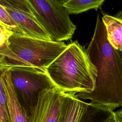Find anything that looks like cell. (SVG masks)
Instances as JSON below:
<instances>
[{
  "label": "cell",
  "mask_w": 122,
  "mask_h": 122,
  "mask_svg": "<svg viewBox=\"0 0 122 122\" xmlns=\"http://www.w3.org/2000/svg\"><path fill=\"white\" fill-rule=\"evenodd\" d=\"M86 50L97 70L95 88L91 93H79L76 96L80 99L90 100L91 102L112 111L122 107V57L108 41L105 27L99 14Z\"/></svg>",
  "instance_id": "obj_1"
},
{
  "label": "cell",
  "mask_w": 122,
  "mask_h": 122,
  "mask_svg": "<svg viewBox=\"0 0 122 122\" xmlns=\"http://www.w3.org/2000/svg\"><path fill=\"white\" fill-rule=\"evenodd\" d=\"M56 88L65 93H90L96 85L97 70L87 50L77 41L69 45L45 71Z\"/></svg>",
  "instance_id": "obj_2"
},
{
  "label": "cell",
  "mask_w": 122,
  "mask_h": 122,
  "mask_svg": "<svg viewBox=\"0 0 122 122\" xmlns=\"http://www.w3.org/2000/svg\"><path fill=\"white\" fill-rule=\"evenodd\" d=\"M64 42L13 34L0 46V70L32 67L45 72L49 66L67 48Z\"/></svg>",
  "instance_id": "obj_3"
},
{
  "label": "cell",
  "mask_w": 122,
  "mask_h": 122,
  "mask_svg": "<svg viewBox=\"0 0 122 122\" xmlns=\"http://www.w3.org/2000/svg\"><path fill=\"white\" fill-rule=\"evenodd\" d=\"M8 71L17 99L30 122L41 93L56 88L46 72L32 67H13Z\"/></svg>",
  "instance_id": "obj_4"
},
{
  "label": "cell",
  "mask_w": 122,
  "mask_h": 122,
  "mask_svg": "<svg viewBox=\"0 0 122 122\" xmlns=\"http://www.w3.org/2000/svg\"><path fill=\"white\" fill-rule=\"evenodd\" d=\"M38 23L51 41L61 42L72 38L76 26L63 5V0H28Z\"/></svg>",
  "instance_id": "obj_5"
},
{
  "label": "cell",
  "mask_w": 122,
  "mask_h": 122,
  "mask_svg": "<svg viewBox=\"0 0 122 122\" xmlns=\"http://www.w3.org/2000/svg\"><path fill=\"white\" fill-rule=\"evenodd\" d=\"M2 5L25 36L51 41L38 23L28 0H0Z\"/></svg>",
  "instance_id": "obj_6"
},
{
  "label": "cell",
  "mask_w": 122,
  "mask_h": 122,
  "mask_svg": "<svg viewBox=\"0 0 122 122\" xmlns=\"http://www.w3.org/2000/svg\"><path fill=\"white\" fill-rule=\"evenodd\" d=\"M61 93L57 88L42 91L32 122H59L61 113Z\"/></svg>",
  "instance_id": "obj_7"
},
{
  "label": "cell",
  "mask_w": 122,
  "mask_h": 122,
  "mask_svg": "<svg viewBox=\"0 0 122 122\" xmlns=\"http://www.w3.org/2000/svg\"><path fill=\"white\" fill-rule=\"evenodd\" d=\"M0 82L2 83L11 122H30L20 104L13 88L9 71H0Z\"/></svg>",
  "instance_id": "obj_8"
},
{
  "label": "cell",
  "mask_w": 122,
  "mask_h": 122,
  "mask_svg": "<svg viewBox=\"0 0 122 122\" xmlns=\"http://www.w3.org/2000/svg\"><path fill=\"white\" fill-rule=\"evenodd\" d=\"M88 103L75 95L61 93V113L59 122H79Z\"/></svg>",
  "instance_id": "obj_9"
},
{
  "label": "cell",
  "mask_w": 122,
  "mask_h": 122,
  "mask_svg": "<svg viewBox=\"0 0 122 122\" xmlns=\"http://www.w3.org/2000/svg\"><path fill=\"white\" fill-rule=\"evenodd\" d=\"M102 20L105 27L110 43L114 49L122 52V19L103 14Z\"/></svg>",
  "instance_id": "obj_10"
},
{
  "label": "cell",
  "mask_w": 122,
  "mask_h": 122,
  "mask_svg": "<svg viewBox=\"0 0 122 122\" xmlns=\"http://www.w3.org/2000/svg\"><path fill=\"white\" fill-rule=\"evenodd\" d=\"M114 114L111 109L90 102L79 122H113Z\"/></svg>",
  "instance_id": "obj_11"
},
{
  "label": "cell",
  "mask_w": 122,
  "mask_h": 122,
  "mask_svg": "<svg viewBox=\"0 0 122 122\" xmlns=\"http://www.w3.org/2000/svg\"><path fill=\"white\" fill-rule=\"evenodd\" d=\"M104 0H63V5L70 14H78L94 9L101 8Z\"/></svg>",
  "instance_id": "obj_12"
},
{
  "label": "cell",
  "mask_w": 122,
  "mask_h": 122,
  "mask_svg": "<svg viewBox=\"0 0 122 122\" xmlns=\"http://www.w3.org/2000/svg\"><path fill=\"white\" fill-rule=\"evenodd\" d=\"M0 22L9 28L14 35L25 36L5 8L1 5H0Z\"/></svg>",
  "instance_id": "obj_13"
},
{
  "label": "cell",
  "mask_w": 122,
  "mask_h": 122,
  "mask_svg": "<svg viewBox=\"0 0 122 122\" xmlns=\"http://www.w3.org/2000/svg\"><path fill=\"white\" fill-rule=\"evenodd\" d=\"M0 46H1L8 42L9 39L13 34V33L9 28L1 22H0Z\"/></svg>",
  "instance_id": "obj_14"
},
{
  "label": "cell",
  "mask_w": 122,
  "mask_h": 122,
  "mask_svg": "<svg viewBox=\"0 0 122 122\" xmlns=\"http://www.w3.org/2000/svg\"><path fill=\"white\" fill-rule=\"evenodd\" d=\"M0 122H11L7 105L0 104Z\"/></svg>",
  "instance_id": "obj_15"
},
{
  "label": "cell",
  "mask_w": 122,
  "mask_h": 122,
  "mask_svg": "<svg viewBox=\"0 0 122 122\" xmlns=\"http://www.w3.org/2000/svg\"><path fill=\"white\" fill-rule=\"evenodd\" d=\"M113 122H122V114H121L119 111L114 112V120Z\"/></svg>",
  "instance_id": "obj_16"
},
{
  "label": "cell",
  "mask_w": 122,
  "mask_h": 122,
  "mask_svg": "<svg viewBox=\"0 0 122 122\" xmlns=\"http://www.w3.org/2000/svg\"><path fill=\"white\" fill-rule=\"evenodd\" d=\"M119 52H120V54L121 55V56H122V52H120V51H119ZM118 111H119V112L121 114H122V106L121 107V108L120 109L118 110Z\"/></svg>",
  "instance_id": "obj_17"
}]
</instances>
